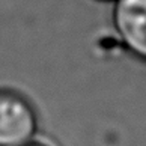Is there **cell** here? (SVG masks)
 I'll use <instances>...</instances> for the list:
<instances>
[{
    "instance_id": "6da1fadb",
    "label": "cell",
    "mask_w": 146,
    "mask_h": 146,
    "mask_svg": "<svg viewBox=\"0 0 146 146\" xmlns=\"http://www.w3.org/2000/svg\"><path fill=\"white\" fill-rule=\"evenodd\" d=\"M36 115L30 102L11 90H0V146H20L33 136Z\"/></svg>"
},
{
    "instance_id": "7a4b0ae2",
    "label": "cell",
    "mask_w": 146,
    "mask_h": 146,
    "mask_svg": "<svg viewBox=\"0 0 146 146\" xmlns=\"http://www.w3.org/2000/svg\"><path fill=\"white\" fill-rule=\"evenodd\" d=\"M113 24L128 50L146 60V0H116Z\"/></svg>"
},
{
    "instance_id": "3957f363",
    "label": "cell",
    "mask_w": 146,
    "mask_h": 146,
    "mask_svg": "<svg viewBox=\"0 0 146 146\" xmlns=\"http://www.w3.org/2000/svg\"><path fill=\"white\" fill-rule=\"evenodd\" d=\"M20 146H50L48 143H45V142H39V140H35V142H26V143H23V145H20Z\"/></svg>"
}]
</instances>
